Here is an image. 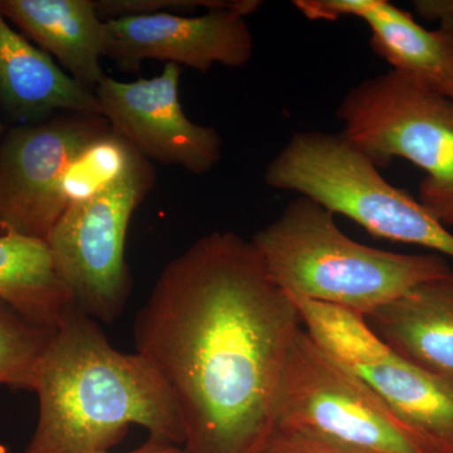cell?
Listing matches in <instances>:
<instances>
[{"instance_id": "obj_15", "label": "cell", "mask_w": 453, "mask_h": 453, "mask_svg": "<svg viewBox=\"0 0 453 453\" xmlns=\"http://www.w3.org/2000/svg\"><path fill=\"white\" fill-rule=\"evenodd\" d=\"M395 353L453 383V271L365 316Z\"/></svg>"}, {"instance_id": "obj_4", "label": "cell", "mask_w": 453, "mask_h": 453, "mask_svg": "<svg viewBox=\"0 0 453 453\" xmlns=\"http://www.w3.org/2000/svg\"><path fill=\"white\" fill-rule=\"evenodd\" d=\"M265 183L311 199L372 235L453 259V234L421 202L390 184L342 133L303 131L268 164Z\"/></svg>"}, {"instance_id": "obj_10", "label": "cell", "mask_w": 453, "mask_h": 453, "mask_svg": "<svg viewBox=\"0 0 453 453\" xmlns=\"http://www.w3.org/2000/svg\"><path fill=\"white\" fill-rule=\"evenodd\" d=\"M180 74V65L165 64L153 79L124 82L106 76L95 96L111 129L145 159L207 174L222 159V138L214 127L196 124L184 112Z\"/></svg>"}, {"instance_id": "obj_13", "label": "cell", "mask_w": 453, "mask_h": 453, "mask_svg": "<svg viewBox=\"0 0 453 453\" xmlns=\"http://www.w3.org/2000/svg\"><path fill=\"white\" fill-rule=\"evenodd\" d=\"M0 109L19 125L53 115H101L95 92L74 81L43 50L12 28L0 13Z\"/></svg>"}, {"instance_id": "obj_5", "label": "cell", "mask_w": 453, "mask_h": 453, "mask_svg": "<svg viewBox=\"0 0 453 453\" xmlns=\"http://www.w3.org/2000/svg\"><path fill=\"white\" fill-rule=\"evenodd\" d=\"M342 134L380 170L405 159L425 173L423 207L453 226V100L388 71L349 89Z\"/></svg>"}, {"instance_id": "obj_1", "label": "cell", "mask_w": 453, "mask_h": 453, "mask_svg": "<svg viewBox=\"0 0 453 453\" xmlns=\"http://www.w3.org/2000/svg\"><path fill=\"white\" fill-rule=\"evenodd\" d=\"M301 325L251 241L213 232L163 268L134 323L173 396L186 453H261Z\"/></svg>"}, {"instance_id": "obj_8", "label": "cell", "mask_w": 453, "mask_h": 453, "mask_svg": "<svg viewBox=\"0 0 453 453\" xmlns=\"http://www.w3.org/2000/svg\"><path fill=\"white\" fill-rule=\"evenodd\" d=\"M306 333L340 365L365 380L403 421L453 453V383L395 353L351 310L312 303Z\"/></svg>"}, {"instance_id": "obj_22", "label": "cell", "mask_w": 453, "mask_h": 453, "mask_svg": "<svg viewBox=\"0 0 453 453\" xmlns=\"http://www.w3.org/2000/svg\"><path fill=\"white\" fill-rule=\"evenodd\" d=\"M103 453H113L111 451ZM124 453H186L183 447L175 445H168V443L157 442L149 438L148 441L139 447V449H134V451L124 452Z\"/></svg>"}, {"instance_id": "obj_9", "label": "cell", "mask_w": 453, "mask_h": 453, "mask_svg": "<svg viewBox=\"0 0 453 453\" xmlns=\"http://www.w3.org/2000/svg\"><path fill=\"white\" fill-rule=\"evenodd\" d=\"M110 129L103 115L86 113L8 129L0 142V235L46 241L65 211L58 193L65 168Z\"/></svg>"}, {"instance_id": "obj_18", "label": "cell", "mask_w": 453, "mask_h": 453, "mask_svg": "<svg viewBox=\"0 0 453 453\" xmlns=\"http://www.w3.org/2000/svg\"><path fill=\"white\" fill-rule=\"evenodd\" d=\"M53 332L0 300V386L32 392L35 368Z\"/></svg>"}, {"instance_id": "obj_16", "label": "cell", "mask_w": 453, "mask_h": 453, "mask_svg": "<svg viewBox=\"0 0 453 453\" xmlns=\"http://www.w3.org/2000/svg\"><path fill=\"white\" fill-rule=\"evenodd\" d=\"M0 300L50 329L74 305L46 241L0 235Z\"/></svg>"}, {"instance_id": "obj_14", "label": "cell", "mask_w": 453, "mask_h": 453, "mask_svg": "<svg viewBox=\"0 0 453 453\" xmlns=\"http://www.w3.org/2000/svg\"><path fill=\"white\" fill-rule=\"evenodd\" d=\"M0 13L83 88L95 92L105 79V22L95 0H0Z\"/></svg>"}, {"instance_id": "obj_19", "label": "cell", "mask_w": 453, "mask_h": 453, "mask_svg": "<svg viewBox=\"0 0 453 453\" xmlns=\"http://www.w3.org/2000/svg\"><path fill=\"white\" fill-rule=\"evenodd\" d=\"M258 5L257 0H95L98 17L104 22L157 13L190 14L198 8L208 11L241 8L252 14Z\"/></svg>"}, {"instance_id": "obj_6", "label": "cell", "mask_w": 453, "mask_h": 453, "mask_svg": "<svg viewBox=\"0 0 453 453\" xmlns=\"http://www.w3.org/2000/svg\"><path fill=\"white\" fill-rule=\"evenodd\" d=\"M276 426L365 453H451L393 412L365 380L324 353L303 326L286 357Z\"/></svg>"}, {"instance_id": "obj_23", "label": "cell", "mask_w": 453, "mask_h": 453, "mask_svg": "<svg viewBox=\"0 0 453 453\" xmlns=\"http://www.w3.org/2000/svg\"><path fill=\"white\" fill-rule=\"evenodd\" d=\"M7 127H5V125L3 124L2 121H0V142H2L3 138H4L5 133H7Z\"/></svg>"}, {"instance_id": "obj_12", "label": "cell", "mask_w": 453, "mask_h": 453, "mask_svg": "<svg viewBox=\"0 0 453 453\" xmlns=\"http://www.w3.org/2000/svg\"><path fill=\"white\" fill-rule=\"evenodd\" d=\"M310 20L356 17L371 31L372 50L392 71L453 100V38L428 31L387 0H295Z\"/></svg>"}, {"instance_id": "obj_17", "label": "cell", "mask_w": 453, "mask_h": 453, "mask_svg": "<svg viewBox=\"0 0 453 453\" xmlns=\"http://www.w3.org/2000/svg\"><path fill=\"white\" fill-rule=\"evenodd\" d=\"M139 155L112 129L89 142L68 164L59 180V199L65 210L94 198L120 180Z\"/></svg>"}, {"instance_id": "obj_3", "label": "cell", "mask_w": 453, "mask_h": 453, "mask_svg": "<svg viewBox=\"0 0 453 453\" xmlns=\"http://www.w3.org/2000/svg\"><path fill=\"white\" fill-rule=\"evenodd\" d=\"M251 242L286 294L365 316L452 273L437 253L405 255L357 242L339 228L335 214L301 196Z\"/></svg>"}, {"instance_id": "obj_7", "label": "cell", "mask_w": 453, "mask_h": 453, "mask_svg": "<svg viewBox=\"0 0 453 453\" xmlns=\"http://www.w3.org/2000/svg\"><path fill=\"white\" fill-rule=\"evenodd\" d=\"M155 179L153 164L139 155L120 180L71 205L47 237L57 273L74 305L98 323L118 320L129 303L133 277L125 243L131 219Z\"/></svg>"}, {"instance_id": "obj_11", "label": "cell", "mask_w": 453, "mask_h": 453, "mask_svg": "<svg viewBox=\"0 0 453 453\" xmlns=\"http://www.w3.org/2000/svg\"><path fill=\"white\" fill-rule=\"evenodd\" d=\"M243 9H214L202 16L157 13L105 22V57L125 71L163 61L207 73L214 65L241 68L255 55Z\"/></svg>"}, {"instance_id": "obj_20", "label": "cell", "mask_w": 453, "mask_h": 453, "mask_svg": "<svg viewBox=\"0 0 453 453\" xmlns=\"http://www.w3.org/2000/svg\"><path fill=\"white\" fill-rule=\"evenodd\" d=\"M261 453H365L315 434L276 426Z\"/></svg>"}, {"instance_id": "obj_21", "label": "cell", "mask_w": 453, "mask_h": 453, "mask_svg": "<svg viewBox=\"0 0 453 453\" xmlns=\"http://www.w3.org/2000/svg\"><path fill=\"white\" fill-rule=\"evenodd\" d=\"M416 13L428 22H437L438 31L453 38V0H414Z\"/></svg>"}, {"instance_id": "obj_2", "label": "cell", "mask_w": 453, "mask_h": 453, "mask_svg": "<svg viewBox=\"0 0 453 453\" xmlns=\"http://www.w3.org/2000/svg\"><path fill=\"white\" fill-rule=\"evenodd\" d=\"M37 426L22 453H103L140 426L149 438L184 445L177 405L150 363L110 344L98 321L65 310L35 368Z\"/></svg>"}]
</instances>
